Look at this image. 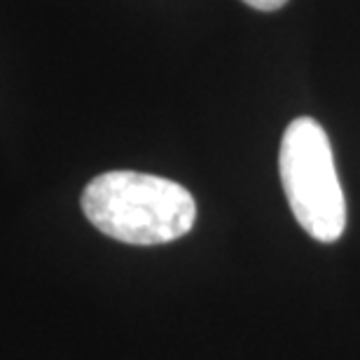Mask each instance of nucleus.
I'll return each mask as SVG.
<instances>
[{
    "label": "nucleus",
    "instance_id": "1",
    "mask_svg": "<svg viewBox=\"0 0 360 360\" xmlns=\"http://www.w3.org/2000/svg\"><path fill=\"white\" fill-rule=\"evenodd\" d=\"M82 211L98 232L129 246H162L192 229L194 197L169 178L108 171L82 192Z\"/></svg>",
    "mask_w": 360,
    "mask_h": 360
},
{
    "label": "nucleus",
    "instance_id": "2",
    "mask_svg": "<svg viewBox=\"0 0 360 360\" xmlns=\"http://www.w3.org/2000/svg\"><path fill=\"white\" fill-rule=\"evenodd\" d=\"M278 169L300 227L316 241L335 243L347 229V199L337 178L330 139L314 117H297L288 124Z\"/></svg>",
    "mask_w": 360,
    "mask_h": 360
},
{
    "label": "nucleus",
    "instance_id": "3",
    "mask_svg": "<svg viewBox=\"0 0 360 360\" xmlns=\"http://www.w3.org/2000/svg\"><path fill=\"white\" fill-rule=\"evenodd\" d=\"M248 7H255L260 12H274V10H281L288 0H243Z\"/></svg>",
    "mask_w": 360,
    "mask_h": 360
}]
</instances>
